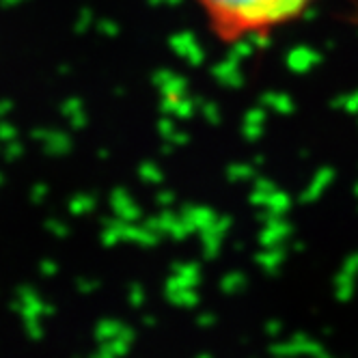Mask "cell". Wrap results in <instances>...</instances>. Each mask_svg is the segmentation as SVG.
Returning a JSON list of instances; mask_svg holds the SVG:
<instances>
[{"label": "cell", "instance_id": "6da1fadb", "mask_svg": "<svg viewBox=\"0 0 358 358\" xmlns=\"http://www.w3.org/2000/svg\"><path fill=\"white\" fill-rule=\"evenodd\" d=\"M224 43L264 39L292 27L317 0H190Z\"/></svg>", "mask_w": 358, "mask_h": 358}]
</instances>
